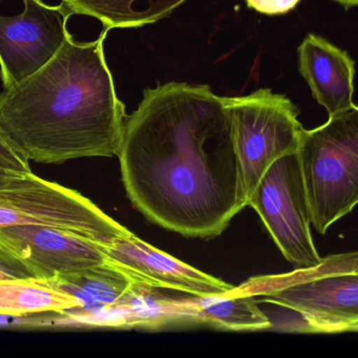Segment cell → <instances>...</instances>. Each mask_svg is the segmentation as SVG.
Listing matches in <instances>:
<instances>
[{
    "label": "cell",
    "instance_id": "5b68a950",
    "mask_svg": "<svg viewBox=\"0 0 358 358\" xmlns=\"http://www.w3.org/2000/svg\"><path fill=\"white\" fill-rule=\"evenodd\" d=\"M223 103L231 123L248 202L272 163L297 152L305 129L294 103L270 89L223 97Z\"/></svg>",
    "mask_w": 358,
    "mask_h": 358
},
{
    "label": "cell",
    "instance_id": "9a60e30c",
    "mask_svg": "<svg viewBox=\"0 0 358 358\" xmlns=\"http://www.w3.org/2000/svg\"><path fill=\"white\" fill-rule=\"evenodd\" d=\"M81 308L78 299L51 280L38 278L0 280V313L28 315Z\"/></svg>",
    "mask_w": 358,
    "mask_h": 358
},
{
    "label": "cell",
    "instance_id": "8992f818",
    "mask_svg": "<svg viewBox=\"0 0 358 358\" xmlns=\"http://www.w3.org/2000/svg\"><path fill=\"white\" fill-rule=\"evenodd\" d=\"M16 225L59 228L106 245L131 234L83 194L32 173L0 187V227Z\"/></svg>",
    "mask_w": 358,
    "mask_h": 358
},
{
    "label": "cell",
    "instance_id": "ac0fdd59",
    "mask_svg": "<svg viewBox=\"0 0 358 358\" xmlns=\"http://www.w3.org/2000/svg\"><path fill=\"white\" fill-rule=\"evenodd\" d=\"M35 278L15 255L0 246V280Z\"/></svg>",
    "mask_w": 358,
    "mask_h": 358
},
{
    "label": "cell",
    "instance_id": "ffe728a7",
    "mask_svg": "<svg viewBox=\"0 0 358 358\" xmlns=\"http://www.w3.org/2000/svg\"><path fill=\"white\" fill-rule=\"evenodd\" d=\"M27 175H28V173H27ZM24 176L26 175H22V173H16V171L0 167V187L9 185L10 183L16 181V180L20 179V178L24 177Z\"/></svg>",
    "mask_w": 358,
    "mask_h": 358
},
{
    "label": "cell",
    "instance_id": "8fae6325",
    "mask_svg": "<svg viewBox=\"0 0 358 358\" xmlns=\"http://www.w3.org/2000/svg\"><path fill=\"white\" fill-rule=\"evenodd\" d=\"M299 69L314 99L329 117L355 108V62L349 54L320 35L308 34L297 49Z\"/></svg>",
    "mask_w": 358,
    "mask_h": 358
},
{
    "label": "cell",
    "instance_id": "277c9868",
    "mask_svg": "<svg viewBox=\"0 0 358 358\" xmlns=\"http://www.w3.org/2000/svg\"><path fill=\"white\" fill-rule=\"evenodd\" d=\"M297 156L311 224L326 234L358 202L357 106L305 129Z\"/></svg>",
    "mask_w": 358,
    "mask_h": 358
},
{
    "label": "cell",
    "instance_id": "e0dca14e",
    "mask_svg": "<svg viewBox=\"0 0 358 358\" xmlns=\"http://www.w3.org/2000/svg\"><path fill=\"white\" fill-rule=\"evenodd\" d=\"M0 167L27 175L32 173L30 161L0 131Z\"/></svg>",
    "mask_w": 358,
    "mask_h": 358
},
{
    "label": "cell",
    "instance_id": "7402d4cb",
    "mask_svg": "<svg viewBox=\"0 0 358 358\" xmlns=\"http://www.w3.org/2000/svg\"><path fill=\"white\" fill-rule=\"evenodd\" d=\"M0 1H1V0H0Z\"/></svg>",
    "mask_w": 358,
    "mask_h": 358
},
{
    "label": "cell",
    "instance_id": "7c38bea8",
    "mask_svg": "<svg viewBox=\"0 0 358 358\" xmlns=\"http://www.w3.org/2000/svg\"><path fill=\"white\" fill-rule=\"evenodd\" d=\"M187 0H62L60 7L70 17L96 18L108 31L138 29L171 15Z\"/></svg>",
    "mask_w": 358,
    "mask_h": 358
},
{
    "label": "cell",
    "instance_id": "2e32d148",
    "mask_svg": "<svg viewBox=\"0 0 358 358\" xmlns=\"http://www.w3.org/2000/svg\"><path fill=\"white\" fill-rule=\"evenodd\" d=\"M66 327L62 312L11 315L0 313V328L7 329H47Z\"/></svg>",
    "mask_w": 358,
    "mask_h": 358
},
{
    "label": "cell",
    "instance_id": "30bf717a",
    "mask_svg": "<svg viewBox=\"0 0 358 358\" xmlns=\"http://www.w3.org/2000/svg\"><path fill=\"white\" fill-rule=\"evenodd\" d=\"M106 263L124 272L131 280L196 296L227 294L234 286L205 273L177 257L152 246L133 232L103 244Z\"/></svg>",
    "mask_w": 358,
    "mask_h": 358
},
{
    "label": "cell",
    "instance_id": "d6986e66",
    "mask_svg": "<svg viewBox=\"0 0 358 358\" xmlns=\"http://www.w3.org/2000/svg\"><path fill=\"white\" fill-rule=\"evenodd\" d=\"M249 9L264 15H284L296 8L301 0H244Z\"/></svg>",
    "mask_w": 358,
    "mask_h": 358
},
{
    "label": "cell",
    "instance_id": "9c48e42d",
    "mask_svg": "<svg viewBox=\"0 0 358 358\" xmlns=\"http://www.w3.org/2000/svg\"><path fill=\"white\" fill-rule=\"evenodd\" d=\"M0 246L43 280L106 263L101 243L50 226L0 227Z\"/></svg>",
    "mask_w": 358,
    "mask_h": 358
},
{
    "label": "cell",
    "instance_id": "52a82bcc",
    "mask_svg": "<svg viewBox=\"0 0 358 358\" xmlns=\"http://www.w3.org/2000/svg\"><path fill=\"white\" fill-rule=\"evenodd\" d=\"M248 206L257 211L289 263L297 268L320 263L310 230L309 205L297 152L272 163L248 199Z\"/></svg>",
    "mask_w": 358,
    "mask_h": 358
},
{
    "label": "cell",
    "instance_id": "ba28073f",
    "mask_svg": "<svg viewBox=\"0 0 358 358\" xmlns=\"http://www.w3.org/2000/svg\"><path fill=\"white\" fill-rule=\"evenodd\" d=\"M15 16L0 15V76L5 89L41 70L59 51L68 35V15L60 6L22 0Z\"/></svg>",
    "mask_w": 358,
    "mask_h": 358
},
{
    "label": "cell",
    "instance_id": "4fadbf2b",
    "mask_svg": "<svg viewBox=\"0 0 358 358\" xmlns=\"http://www.w3.org/2000/svg\"><path fill=\"white\" fill-rule=\"evenodd\" d=\"M49 280L78 299L83 311L115 305L129 292L134 282L124 272L108 263L62 274Z\"/></svg>",
    "mask_w": 358,
    "mask_h": 358
},
{
    "label": "cell",
    "instance_id": "6da1fadb",
    "mask_svg": "<svg viewBox=\"0 0 358 358\" xmlns=\"http://www.w3.org/2000/svg\"><path fill=\"white\" fill-rule=\"evenodd\" d=\"M118 157L134 206L169 231L210 240L247 207L229 116L209 85L146 89L127 115Z\"/></svg>",
    "mask_w": 358,
    "mask_h": 358
},
{
    "label": "cell",
    "instance_id": "3957f363",
    "mask_svg": "<svg viewBox=\"0 0 358 358\" xmlns=\"http://www.w3.org/2000/svg\"><path fill=\"white\" fill-rule=\"evenodd\" d=\"M228 293L292 311L296 316L282 327L285 332H357L358 253L329 255L290 273L255 276Z\"/></svg>",
    "mask_w": 358,
    "mask_h": 358
},
{
    "label": "cell",
    "instance_id": "7a4b0ae2",
    "mask_svg": "<svg viewBox=\"0 0 358 358\" xmlns=\"http://www.w3.org/2000/svg\"><path fill=\"white\" fill-rule=\"evenodd\" d=\"M108 33L91 43L69 34L45 66L0 94V131L29 161L118 156L127 115L104 55Z\"/></svg>",
    "mask_w": 358,
    "mask_h": 358
},
{
    "label": "cell",
    "instance_id": "44dd1931",
    "mask_svg": "<svg viewBox=\"0 0 358 358\" xmlns=\"http://www.w3.org/2000/svg\"><path fill=\"white\" fill-rule=\"evenodd\" d=\"M335 3L345 8V10L352 9L357 6L358 0H333Z\"/></svg>",
    "mask_w": 358,
    "mask_h": 358
},
{
    "label": "cell",
    "instance_id": "5bb4252c",
    "mask_svg": "<svg viewBox=\"0 0 358 358\" xmlns=\"http://www.w3.org/2000/svg\"><path fill=\"white\" fill-rule=\"evenodd\" d=\"M192 308L196 326L226 331L269 330L271 326L255 297L249 295H192Z\"/></svg>",
    "mask_w": 358,
    "mask_h": 358
}]
</instances>
